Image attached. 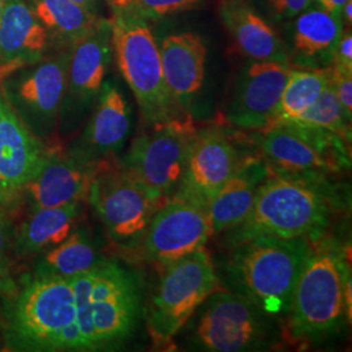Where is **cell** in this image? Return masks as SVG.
<instances>
[{
	"label": "cell",
	"instance_id": "obj_4",
	"mask_svg": "<svg viewBox=\"0 0 352 352\" xmlns=\"http://www.w3.org/2000/svg\"><path fill=\"white\" fill-rule=\"evenodd\" d=\"M111 42L118 68L149 126L190 115L174 100L164 81L160 45L149 21L138 13L111 7Z\"/></svg>",
	"mask_w": 352,
	"mask_h": 352
},
{
	"label": "cell",
	"instance_id": "obj_22",
	"mask_svg": "<svg viewBox=\"0 0 352 352\" xmlns=\"http://www.w3.org/2000/svg\"><path fill=\"white\" fill-rule=\"evenodd\" d=\"M343 23L321 7H308L296 16L291 32L289 64L295 68H327L333 60Z\"/></svg>",
	"mask_w": 352,
	"mask_h": 352
},
{
	"label": "cell",
	"instance_id": "obj_20",
	"mask_svg": "<svg viewBox=\"0 0 352 352\" xmlns=\"http://www.w3.org/2000/svg\"><path fill=\"white\" fill-rule=\"evenodd\" d=\"M160 52L167 89L179 106L188 111L205 80V42L192 32L174 33L162 39Z\"/></svg>",
	"mask_w": 352,
	"mask_h": 352
},
{
	"label": "cell",
	"instance_id": "obj_6",
	"mask_svg": "<svg viewBox=\"0 0 352 352\" xmlns=\"http://www.w3.org/2000/svg\"><path fill=\"white\" fill-rule=\"evenodd\" d=\"M160 266L161 274L151 294L146 327L153 344L168 349L189 318L221 287L205 247Z\"/></svg>",
	"mask_w": 352,
	"mask_h": 352
},
{
	"label": "cell",
	"instance_id": "obj_31",
	"mask_svg": "<svg viewBox=\"0 0 352 352\" xmlns=\"http://www.w3.org/2000/svg\"><path fill=\"white\" fill-rule=\"evenodd\" d=\"M331 71V85L337 93L340 104L351 120L352 116V71L330 65Z\"/></svg>",
	"mask_w": 352,
	"mask_h": 352
},
{
	"label": "cell",
	"instance_id": "obj_26",
	"mask_svg": "<svg viewBox=\"0 0 352 352\" xmlns=\"http://www.w3.org/2000/svg\"><path fill=\"white\" fill-rule=\"evenodd\" d=\"M102 260L88 234L76 228L63 243L38 254L34 273L72 277L94 267Z\"/></svg>",
	"mask_w": 352,
	"mask_h": 352
},
{
	"label": "cell",
	"instance_id": "obj_24",
	"mask_svg": "<svg viewBox=\"0 0 352 352\" xmlns=\"http://www.w3.org/2000/svg\"><path fill=\"white\" fill-rule=\"evenodd\" d=\"M269 176L258 161L241 162L238 171L222 186L206 209L213 234L225 232L240 225L251 212L260 186Z\"/></svg>",
	"mask_w": 352,
	"mask_h": 352
},
{
	"label": "cell",
	"instance_id": "obj_16",
	"mask_svg": "<svg viewBox=\"0 0 352 352\" xmlns=\"http://www.w3.org/2000/svg\"><path fill=\"white\" fill-rule=\"evenodd\" d=\"M47 149V144L32 133L0 93L1 206L21 195L26 183L37 173Z\"/></svg>",
	"mask_w": 352,
	"mask_h": 352
},
{
	"label": "cell",
	"instance_id": "obj_18",
	"mask_svg": "<svg viewBox=\"0 0 352 352\" xmlns=\"http://www.w3.org/2000/svg\"><path fill=\"white\" fill-rule=\"evenodd\" d=\"M97 166L80 164L59 148L49 146L37 173L28 182L21 193L30 210L56 208L88 197L89 186Z\"/></svg>",
	"mask_w": 352,
	"mask_h": 352
},
{
	"label": "cell",
	"instance_id": "obj_9",
	"mask_svg": "<svg viewBox=\"0 0 352 352\" xmlns=\"http://www.w3.org/2000/svg\"><path fill=\"white\" fill-rule=\"evenodd\" d=\"M91 208L109 236L119 244L138 239L164 201L154 197L120 164H97L89 186Z\"/></svg>",
	"mask_w": 352,
	"mask_h": 352
},
{
	"label": "cell",
	"instance_id": "obj_17",
	"mask_svg": "<svg viewBox=\"0 0 352 352\" xmlns=\"http://www.w3.org/2000/svg\"><path fill=\"white\" fill-rule=\"evenodd\" d=\"M129 129L131 110L123 91L113 81H104L94 111L69 155L88 166L106 162L122 151Z\"/></svg>",
	"mask_w": 352,
	"mask_h": 352
},
{
	"label": "cell",
	"instance_id": "obj_8",
	"mask_svg": "<svg viewBox=\"0 0 352 352\" xmlns=\"http://www.w3.org/2000/svg\"><path fill=\"white\" fill-rule=\"evenodd\" d=\"M196 133L190 115L151 126L133 140L122 166L154 197L166 201L180 184Z\"/></svg>",
	"mask_w": 352,
	"mask_h": 352
},
{
	"label": "cell",
	"instance_id": "obj_35",
	"mask_svg": "<svg viewBox=\"0 0 352 352\" xmlns=\"http://www.w3.org/2000/svg\"><path fill=\"white\" fill-rule=\"evenodd\" d=\"M77 3L78 6L84 7L85 10H88L89 12L94 13L97 16L100 14V10H101V0H72Z\"/></svg>",
	"mask_w": 352,
	"mask_h": 352
},
{
	"label": "cell",
	"instance_id": "obj_1",
	"mask_svg": "<svg viewBox=\"0 0 352 352\" xmlns=\"http://www.w3.org/2000/svg\"><path fill=\"white\" fill-rule=\"evenodd\" d=\"M0 311L7 350L102 351L94 274L30 273L3 289Z\"/></svg>",
	"mask_w": 352,
	"mask_h": 352
},
{
	"label": "cell",
	"instance_id": "obj_23",
	"mask_svg": "<svg viewBox=\"0 0 352 352\" xmlns=\"http://www.w3.org/2000/svg\"><path fill=\"white\" fill-rule=\"evenodd\" d=\"M81 214V202L30 210L13 232V253L30 257L56 247L75 231Z\"/></svg>",
	"mask_w": 352,
	"mask_h": 352
},
{
	"label": "cell",
	"instance_id": "obj_38",
	"mask_svg": "<svg viewBox=\"0 0 352 352\" xmlns=\"http://www.w3.org/2000/svg\"><path fill=\"white\" fill-rule=\"evenodd\" d=\"M106 1H107V3H110V1H111V0H106Z\"/></svg>",
	"mask_w": 352,
	"mask_h": 352
},
{
	"label": "cell",
	"instance_id": "obj_30",
	"mask_svg": "<svg viewBox=\"0 0 352 352\" xmlns=\"http://www.w3.org/2000/svg\"><path fill=\"white\" fill-rule=\"evenodd\" d=\"M13 252V232L11 221L0 205V291L8 285V272Z\"/></svg>",
	"mask_w": 352,
	"mask_h": 352
},
{
	"label": "cell",
	"instance_id": "obj_19",
	"mask_svg": "<svg viewBox=\"0 0 352 352\" xmlns=\"http://www.w3.org/2000/svg\"><path fill=\"white\" fill-rule=\"evenodd\" d=\"M218 14L240 55L251 60L289 64L287 45L247 0H218Z\"/></svg>",
	"mask_w": 352,
	"mask_h": 352
},
{
	"label": "cell",
	"instance_id": "obj_14",
	"mask_svg": "<svg viewBox=\"0 0 352 352\" xmlns=\"http://www.w3.org/2000/svg\"><path fill=\"white\" fill-rule=\"evenodd\" d=\"M289 64L251 60L231 88L223 119L241 131H260L273 124L282 91L291 69Z\"/></svg>",
	"mask_w": 352,
	"mask_h": 352
},
{
	"label": "cell",
	"instance_id": "obj_34",
	"mask_svg": "<svg viewBox=\"0 0 352 352\" xmlns=\"http://www.w3.org/2000/svg\"><path fill=\"white\" fill-rule=\"evenodd\" d=\"M314 1H317L318 7H321L324 11L338 19H340L342 10L347 3V0H314Z\"/></svg>",
	"mask_w": 352,
	"mask_h": 352
},
{
	"label": "cell",
	"instance_id": "obj_2",
	"mask_svg": "<svg viewBox=\"0 0 352 352\" xmlns=\"http://www.w3.org/2000/svg\"><path fill=\"white\" fill-rule=\"evenodd\" d=\"M329 204L320 189L300 176L278 173L260 186L247 218L228 230L234 245L261 236L317 239L329 225Z\"/></svg>",
	"mask_w": 352,
	"mask_h": 352
},
{
	"label": "cell",
	"instance_id": "obj_25",
	"mask_svg": "<svg viewBox=\"0 0 352 352\" xmlns=\"http://www.w3.org/2000/svg\"><path fill=\"white\" fill-rule=\"evenodd\" d=\"M28 3L52 41L68 47L89 34L102 19L72 0H28Z\"/></svg>",
	"mask_w": 352,
	"mask_h": 352
},
{
	"label": "cell",
	"instance_id": "obj_21",
	"mask_svg": "<svg viewBox=\"0 0 352 352\" xmlns=\"http://www.w3.org/2000/svg\"><path fill=\"white\" fill-rule=\"evenodd\" d=\"M52 43L28 0H7L0 20V71L47 55Z\"/></svg>",
	"mask_w": 352,
	"mask_h": 352
},
{
	"label": "cell",
	"instance_id": "obj_10",
	"mask_svg": "<svg viewBox=\"0 0 352 352\" xmlns=\"http://www.w3.org/2000/svg\"><path fill=\"white\" fill-rule=\"evenodd\" d=\"M204 304L195 338L206 351L258 350L274 338L273 318L243 294L215 289Z\"/></svg>",
	"mask_w": 352,
	"mask_h": 352
},
{
	"label": "cell",
	"instance_id": "obj_13",
	"mask_svg": "<svg viewBox=\"0 0 352 352\" xmlns=\"http://www.w3.org/2000/svg\"><path fill=\"white\" fill-rule=\"evenodd\" d=\"M110 20L102 17L97 26L69 46V63L59 126L74 129L97 101L113 62Z\"/></svg>",
	"mask_w": 352,
	"mask_h": 352
},
{
	"label": "cell",
	"instance_id": "obj_28",
	"mask_svg": "<svg viewBox=\"0 0 352 352\" xmlns=\"http://www.w3.org/2000/svg\"><path fill=\"white\" fill-rule=\"evenodd\" d=\"M295 123L329 131L346 142L351 141V120L344 113L337 93L331 85V77L330 82L322 89L316 101L295 120Z\"/></svg>",
	"mask_w": 352,
	"mask_h": 352
},
{
	"label": "cell",
	"instance_id": "obj_32",
	"mask_svg": "<svg viewBox=\"0 0 352 352\" xmlns=\"http://www.w3.org/2000/svg\"><path fill=\"white\" fill-rule=\"evenodd\" d=\"M272 16L277 20L295 19L312 6L314 0H265Z\"/></svg>",
	"mask_w": 352,
	"mask_h": 352
},
{
	"label": "cell",
	"instance_id": "obj_36",
	"mask_svg": "<svg viewBox=\"0 0 352 352\" xmlns=\"http://www.w3.org/2000/svg\"><path fill=\"white\" fill-rule=\"evenodd\" d=\"M340 20L343 24H347L349 28H351L352 24V0H347V3L344 4L342 14H340Z\"/></svg>",
	"mask_w": 352,
	"mask_h": 352
},
{
	"label": "cell",
	"instance_id": "obj_7",
	"mask_svg": "<svg viewBox=\"0 0 352 352\" xmlns=\"http://www.w3.org/2000/svg\"><path fill=\"white\" fill-rule=\"evenodd\" d=\"M69 47L0 71V93L34 136L50 142L63 106Z\"/></svg>",
	"mask_w": 352,
	"mask_h": 352
},
{
	"label": "cell",
	"instance_id": "obj_3",
	"mask_svg": "<svg viewBox=\"0 0 352 352\" xmlns=\"http://www.w3.org/2000/svg\"><path fill=\"white\" fill-rule=\"evenodd\" d=\"M315 252L309 240L261 236L235 245L228 274L235 287L274 318L289 314L302 267Z\"/></svg>",
	"mask_w": 352,
	"mask_h": 352
},
{
	"label": "cell",
	"instance_id": "obj_29",
	"mask_svg": "<svg viewBox=\"0 0 352 352\" xmlns=\"http://www.w3.org/2000/svg\"><path fill=\"white\" fill-rule=\"evenodd\" d=\"M202 0H111L110 7L128 8L146 21H158L197 8Z\"/></svg>",
	"mask_w": 352,
	"mask_h": 352
},
{
	"label": "cell",
	"instance_id": "obj_15",
	"mask_svg": "<svg viewBox=\"0 0 352 352\" xmlns=\"http://www.w3.org/2000/svg\"><path fill=\"white\" fill-rule=\"evenodd\" d=\"M239 153L222 131L209 128L197 131L177 193L208 206L241 164Z\"/></svg>",
	"mask_w": 352,
	"mask_h": 352
},
{
	"label": "cell",
	"instance_id": "obj_12",
	"mask_svg": "<svg viewBox=\"0 0 352 352\" xmlns=\"http://www.w3.org/2000/svg\"><path fill=\"white\" fill-rule=\"evenodd\" d=\"M212 235L206 206L175 192L141 234V256L153 264H167L204 248Z\"/></svg>",
	"mask_w": 352,
	"mask_h": 352
},
{
	"label": "cell",
	"instance_id": "obj_33",
	"mask_svg": "<svg viewBox=\"0 0 352 352\" xmlns=\"http://www.w3.org/2000/svg\"><path fill=\"white\" fill-rule=\"evenodd\" d=\"M330 65L352 71V33L351 28L343 29L338 43L336 46L333 60Z\"/></svg>",
	"mask_w": 352,
	"mask_h": 352
},
{
	"label": "cell",
	"instance_id": "obj_27",
	"mask_svg": "<svg viewBox=\"0 0 352 352\" xmlns=\"http://www.w3.org/2000/svg\"><path fill=\"white\" fill-rule=\"evenodd\" d=\"M330 65L327 68H292L273 124L295 122L316 101L330 82Z\"/></svg>",
	"mask_w": 352,
	"mask_h": 352
},
{
	"label": "cell",
	"instance_id": "obj_37",
	"mask_svg": "<svg viewBox=\"0 0 352 352\" xmlns=\"http://www.w3.org/2000/svg\"><path fill=\"white\" fill-rule=\"evenodd\" d=\"M6 1H7V0H0V20H1V14H3V11H4Z\"/></svg>",
	"mask_w": 352,
	"mask_h": 352
},
{
	"label": "cell",
	"instance_id": "obj_5",
	"mask_svg": "<svg viewBox=\"0 0 352 352\" xmlns=\"http://www.w3.org/2000/svg\"><path fill=\"white\" fill-rule=\"evenodd\" d=\"M351 311V282L334 252L316 251L304 265L285 317L289 343H309L336 333Z\"/></svg>",
	"mask_w": 352,
	"mask_h": 352
},
{
	"label": "cell",
	"instance_id": "obj_11",
	"mask_svg": "<svg viewBox=\"0 0 352 352\" xmlns=\"http://www.w3.org/2000/svg\"><path fill=\"white\" fill-rule=\"evenodd\" d=\"M261 133L260 149L280 174L315 177L349 164L347 142L329 131L283 122Z\"/></svg>",
	"mask_w": 352,
	"mask_h": 352
}]
</instances>
